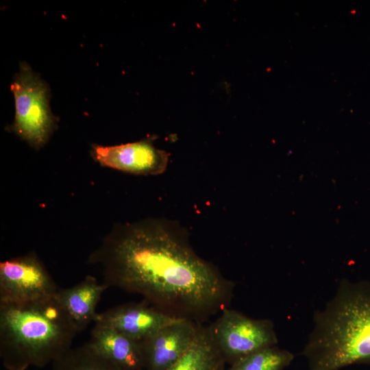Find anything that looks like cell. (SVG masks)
<instances>
[{"mask_svg":"<svg viewBox=\"0 0 370 370\" xmlns=\"http://www.w3.org/2000/svg\"><path fill=\"white\" fill-rule=\"evenodd\" d=\"M104 284L142 295L177 318L199 323L229 308L235 284L201 257L187 230L165 219L119 224L88 257Z\"/></svg>","mask_w":370,"mask_h":370,"instance_id":"1","label":"cell"},{"mask_svg":"<svg viewBox=\"0 0 370 370\" xmlns=\"http://www.w3.org/2000/svg\"><path fill=\"white\" fill-rule=\"evenodd\" d=\"M312 321L301 353L308 370L370 364V281L343 279Z\"/></svg>","mask_w":370,"mask_h":370,"instance_id":"2","label":"cell"},{"mask_svg":"<svg viewBox=\"0 0 370 370\" xmlns=\"http://www.w3.org/2000/svg\"><path fill=\"white\" fill-rule=\"evenodd\" d=\"M78 332L55 295L0 303V358L7 370L51 364L71 348Z\"/></svg>","mask_w":370,"mask_h":370,"instance_id":"3","label":"cell"},{"mask_svg":"<svg viewBox=\"0 0 370 370\" xmlns=\"http://www.w3.org/2000/svg\"><path fill=\"white\" fill-rule=\"evenodd\" d=\"M15 116L10 127L31 147L45 146L58 127L49 106V88L29 64L23 62L11 84Z\"/></svg>","mask_w":370,"mask_h":370,"instance_id":"4","label":"cell"},{"mask_svg":"<svg viewBox=\"0 0 370 370\" xmlns=\"http://www.w3.org/2000/svg\"><path fill=\"white\" fill-rule=\"evenodd\" d=\"M214 340L227 365H232L260 349L277 345L278 338L273 321L253 319L226 308L208 325Z\"/></svg>","mask_w":370,"mask_h":370,"instance_id":"5","label":"cell"},{"mask_svg":"<svg viewBox=\"0 0 370 370\" xmlns=\"http://www.w3.org/2000/svg\"><path fill=\"white\" fill-rule=\"evenodd\" d=\"M58 289L35 253L0 263V303H22L50 297Z\"/></svg>","mask_w":370,"mask_h":370,"instance_id":"6","label":"cell"},{"mask_svg":"<svg viewBox=\"0 0 370 370\" xmlns=\"http://www.w3.org/2000/svg\"><path fill=\"white\" fill-rule=\"evenodd\" d=\"M90 154L103 166L138 175H158L167 169L170 155L151 140L103 146L92 145Z\"/></svg>","mask_w":370,"mask_h":370,"instance_id":"7","label":"cell"},{"mask_svg":"<svg viewBox=\"0 0 370 370\" xmlns=\"http://www.w3.org/2000/svg\"><path fill=\"white\" fill-rule=\"evenodd\" d=\"M201 323L179 319L140 341L145 370H167L188 349Z\"/></svg>","mask_w":370,"mask_h":370,"instance_id":"8","label":"cell"},{"mask_svg":"<svg viewBox=\"0 0 370 370\" xmlns=\"http://www.w3.org/2000/svg\"><path fill=\"white\" fill-rule=\"evenodd\" d=\"M181 319L147 302L127 303L98 313L94 323L103 324L138 341Z\"/></svg>","mask_w":370,"mask_h":370,"instance_id":"9","label":"cell"},{"mask_svg":"<svg viewBox=\"0 0 370 370\" xmlns=\"http://www.w3.org/2000/svg\"><path fill=\"white\" fill-rule=\"evenodd\" d=\"M88 343L123 370L145 369L140 341L110 326L95 323Z\"/></svg>","mask_w":370,"mask_h":370,"instance_id":"10","label":"cell"},{"mask_svg":"<svg viewBox=\"0 0 370 370\" xmlns=\"http://www.w3.org/2000/svg\"><path fill=\"white\" fill-rule=\"evenodd\" d=\"M108 288L104 283H99L95 277L87 275L71 287L59 288L55 297L79 332L91 322H95L98 314L96 312L97 306L103 293Z\"/></svg>","mask_w":370,"mask_h":370,"instance_id":"11","label":"cell"},{"mask_svg":"<svg viewBox=\"0 0 370 370\" xmlns=\"http://www.w3.org/2000/svg\"><path fill=\"white\" fill-rule=\"evenodd\" d=\"M226 365L209 325L201 323L192 344L167 370H225Z\"/></svg>","mask_w":370,"mask_h":370,"instance_id":"12","label":"cell"},{"mask_svg":"<svg viewBox=\"0 0 370 370\" xmlns=\"http://www.w3.org/2000/svg\"><path fill=\"white\" fill-rule=\"evenodd\" d=\"M51 370H123L99 353L88 342L67 352L51 363Z\"/></svg>","mask_w":370,"mask_h":370,"instance_id":"13","label":"cell"},{"mask_svg":"<svg viewBox=\"0 0 370 370\" xmlns=\"http://www.w3.org/2000/svg\"><path fill=\"white\" fill-rule=\"evenodd\" d=\"M294 358L290 351L274 345L245 356L229 365L225 370H284Z\"/></svg>","mask_w":370,"mask_h":370,"instance_id":"14","label":"cell"}]
</instances>
